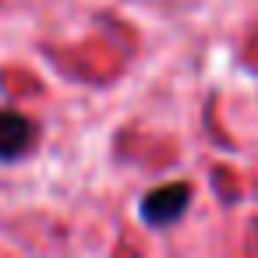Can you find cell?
<instances>
[{"instance_id": "1", "label": "cell", "mask_w": 258, "mask_h": 258, "mask_svg": "<svg viewBox=\"0 0 258 258\" xmlns=\"http://www.w3.org/2000/svg\"><path fill=\"white\" fill-rule=\"evenodd\" d=\"M187 202H191L187 184H163V187H156L142 198V219L152 223V226H170L184 216Z\"/></svg>"}, {"instance_id": "2", "label": "cell", "mask_w": 258, "mask_h": 258, "mask_svg": "<svg viewBox=\"0 0 258 258\" xmlns=\"http://www.w3.org/2000/svg\"><path fill=\"white\" fill-rule=\"evenodd\" d=\"M32 138H36V124L29 117L11 113V110H0V159L11 163V159L25 156L29 145H32Z\"/></svg>"}]
</instances>
